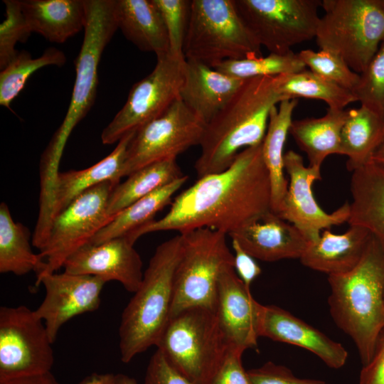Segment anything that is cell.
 <instances>
[{
	"label": "cell",
	"instance_id": "6da1fadb",
	"mask_svg": "<svg viewBox=\"0 0 384 384\" xmlns=\"http://www.w3.org/2000/svg\"><path fill=\"white\" fill-rule=\"evenodd\" d=\"M262 144L241 151L227 169L198 178L174 198L164 216L125 237L134 244L149 233L206 228L228 235L272 211Z\"/></svg>",
	"mask_w": 384,
	"mask_h": 384
},
{
	"label": "cell",
	"instance_id": "7a4b0ae2",
	"mask_svg": "<svg viewBox=\"0 0 384 384\" xmlns=\"http://www.w3.org/2000/svg\"><path fill=\"white\" fill-rule=\"evenodd\" d=\"M284 100L274 77L245 80L206 125L194 165L198 178L227 169L241 151L262 144L271 110Z\"/></svg>",
	"mask_w": 384,
	"mask_h": 384
},
{
	"label": "cell",
	"instance_id": "3957f363",
	"mask_svg": "<svg viewBox=\"0 0 384 384\" xmlns=\"http://www.w3.org/2000/svg\"><path fill=\"white\" fill-rule=\"evenodd\" d=\"M328 281L330 314L354 342L363 366L384 330V244L372 235L358 265Z\"/></svg>",
	"mask_w": 384,
	"mask_h": 384
},
{
	"label": "cell",
	"instance_id": "277c9868",
	"mask_svg": "<svg viewBox=\"0 0 384 384\" xmlns=\"http://www.w3.org/2000/svg\"><path fill=\"white\" fill-rule=\"evenodd\" d=\"M181 250L180 233L156 248L140 286L123 310L119 328L123 363H129L138 354L156 346L167 326Z\"/></svg>",
	"mask_w": 384,
	"mask_h": 384
},
{
	"label": "cell",
	"instance_id": "5b68a950",
	"mask_svg": "<svg viewBox=\"0 0 384 384\" xmlns=\"http://www.w3.org/2000/svg\"><path fill=\"white\" fill-rule=\"evenodd\" d=\"M85 6L84 38L75 60L76 75L70 103L41 159V184L46 188L54 185L68 139L95 103L98 65L103 50L118 29L115 0H85Z\"/></svg>",
	"mask_w": 384,
	"mask_h": 384
},
{
	"label": "cell",
	"instance_id": "8992f818",
	"mask_svg": "<svg viewBox=\"0 0 384 384\" xmlns=\"http://www.w3.org/2000/svg\"><path fill=\"white\" fill-rule=\"evenodd\" d=\"M156 346L191 384H210L231 346L215 311L193 307L170 319Z\"/></svg>",
	"mask_w": 384,
	"mask_h": 384
},
{
	"label": "cell",
	"instance_id": "52a82bcc",
	"mask_svg": "<svg viewBox=\"0 0 384 384\" xmlns=\"http://www.w3.org/2000/svg\"><path fill=\"white\" fill-rule=\"evenodd\" d=\"M316 42L362 73L384 41V0H322Z\"/></svg>",
	"mask_w": 384,
	"mask_h": 384
},
{
	"label": "cell",
	"instance_id": "ba28073f",
	"mask_svg": "<svg viewBox=\"0 0 384 384\" xmlns=\"http://www.w3.org/2000/svg\"><path fill=\"white\" fill-rule=\"evenodd\" d=\"M261 48L240 16L235 0H191L185 59L214 68L225 60L262 56Z\"/></svg>",
	"mask_w": 384,
	"mask_h": 384
},
{
	"label": "cell",
	"instance_id": "9c48e42d",
	"mask_svg": "<svg viewBox=\"0 0 384 384\" xmlns=\"http://www.w3.org/2000/svg\"><path fill=\"white\" fill-rule=\"evenodd\" d=\"M180 234L182 250L175 271L170 319L193 307L215 311L220 274L225 267L234 266L226 233L206 228Z\"/></svg>",
	"mask_w": 384,
	"mask_h": 384
},
{
	"label": "cell",
	"instance_id": "30bf717a",
	"mask_svg": "<svg viewBox=\"0 0 384 384\" xmlns=\"http://www.w3.org/2000/svg\"><path fill=\"white\" fill-rule=\"evenodd\" d=\"M119 181H107L73 201L52 220L47 239L38 255L43 262L36 279L56 272L68 258L89 243L112 219L107 203Z\"/></svg>",
	"mask_w": 384,
	"mask_h": 384
},
{
	"label": "cell",
	"instance_id": "8fae6325",
	"mask_svg": "<svg viewBox=\"0 0 384 384\" xmlns=\"http://www.w3.org/2000/svg\"><path fill=\"white\" fill-rule=\"evenodd\" d=\"M322 0H235L245 25L261 47L284 54L316 37Z\"/></svg>",
	"mask_w": 384,
	"mask_h": 384
},
{
	"label": "cell",
	"instance_id": "7c38bea8",
	"mask_svg": "<svg viewBox=\"0 0 384 384\" xmlns=\"http://www.w3.org/2000/svg\"><path fill=\"white\" fill-rule=\"evenodd\" d=\"M184 63V57L174 56L170 52L156 55L154 70L133 85L125 104L103 129L102 142H118L159 117L178 100Z\"/></svg>",
	"mask_w": 384,
	"mask_h": 384
},
{
	"label": "cell",
	"instance_id": "4fadbf2b",
	"mask_svg": "<svg viewBox=\"0 0 384 384\" xmlns=\"http://www.w3.org/2000/svg\"><path fill=\"white\" fill-rule=\"evenodd\" d=\"M52 344L35 311L23 305L0 307V381L50 372Z\"/></svg>",
	"mask_w": 384,
	"mask_h": 384
},
{
	"label": "cell",
	"instance_id": "5bb4252c",
	"mask_svg": "<svg viewBox=\"0 0 384 384\" xmlns=\"http://www.w3.org/2000/svg\"><path fill=\"white\" fill-rule=\"evenodd\" d=\"M205 127L178 98L135 132L127 148L122 176L157 161L176 159L190 147L200 145Z\"/></svg>",
	"mask_w": 384,
	"mask_h": 384
},
{
	"label": "cell",
	"instance_id": "9a60e30c",
	"mask_svg": "<svg viewBox=\"0 0 384 384\" xmlns=\"http://www.w3.org/2000/svg\"><path fill=\"white\" fill-rule=\"evenodd\" d=\"M284 166L289 181L280 218L297 227L311 242L318 240L324 230L348 221V202L328 213L316 201L312 186L321 179V169L305 166L302 156L293 150L284 154Z\"/></svg>",
	"mask_w": 384,
	"mask_h": 384
},
{
	"label": "cell",
	"instance_id": "2e32d148",
	"mask_svg": "<svg viewBox=\"0 0 384 384\" xmlns=\"http://www.w3.org/2000/svg\"><path fill=\"white\" fill-rule=\"evenodd\" d=\"M106 283L95 276L65 271L36 279V285H43L46 296L35 312L43 321L53 343L67 321L100 307L101 292Z\"/></svg>",
	"mask_w": 384,
	"mask_h": 384
},
{
	"label": "cell",
	"instance_id": "e0dca14e",
	"mask_svg": "<svg viewBox=\"0 0 384 384\" xmlns=\"http://www.w3.org/2000/svg\"><path fill=\"white\" fill-rule=\"evenodd\" d=\"M134 245L125 236L99 244L87 243L70 256L63 267L70 274L95 276L106 282L117 281L127 291L134 293L144 272Z\"/></svg>",
	"mask_w": 384,
	"mask_h": 384
},
{
	"label": "cell",
	"instance_id": "ac0fdd59",
	"mask_svg": "<svg viewBox=\"0 0 384 384\" xmlns=\"http://www.w3.org/2000/svg\"><path fill=\"white\" fill-rule=\"evenodd\" d=\"M262 309L234 266L225 267L218 281L215 313L231 346L243 351L257 348Z\"/></svg>",
	"mask_w": 384,
	"mask_h": 384
},
{
	"label": "cell",
	"instance_id": "d6986e66",
	"mask_svg": "<svg viewBox=\"0 0 384 384\" xmlns=\"http://www.w3.org/2000/svg\"><path fill=\"white\" fill-rule=\"evenodd\" d=\"M228 235L252 257L265 262L300 259L311 242L297 227L272 211Z\"/></svg>",
	"mask_w": 384,
	"mask_h": 384
},
{
	"label": "cell",
	"instance_id": "ffe728a7",
	"mask_svg": "<svg viewBox=\"0 0 384 384\" xmlns=\"http://www.w3.org/2000/svg\"><path fill=\"white\" fill-rule=\"evenodd\" d=\"M260 336L308 350L334 369L342 368L348 356L341 343L274 305H263Z\"/></svg>",
	"mask_w": 384,
	"mask_h": 384
},
{
	"label": "cell",
	"instance_id": "44dd1931",
	"mask_svg": "<svg viewBox=\"0 0 384 384\" xmlns=\"http://www.w3.org/2000/svg\"><path fill=\"white\" fill-rule=\"evenodd\" d=\"M245 80L230 77L201 63L185 59L179 98L206 125Z\"/></svg>",
	"mask_w": 384,
	"mask_h": 384
},
{
	"label": "cell",
	"instance_id": "7402d4cb",
	"mask_svg": "<svg viewBox=\"0 0 384 384\" xmlns=\"http://www.w3.org/2000/svg\"><path fill=\"white\" fill-rule=\"evenodd\" d=\"M371 237L368 230L357 225H350L342 234L326 229L299 260L304 266L328 275L346 273L358 265Z\"/></svg>",
	"mask_w": 384,
	"mask_h": 384
},
{
	"label": "cell",
	"instance_id": "603a6c76",
	"mask_svg": "<svg viewBox=\"0 0 384 384\" xmlns=\"http://www.w3.org/2000/svg\"><path fill=\"white\" fill-rule=\"evenodd\" d=\"M21 7L31 33L63 43L84 29L85 0H23Z\"/></svg>",
	"mask_w": 384,
	"mask_h": 384
},
{
	"label": "cell",
	"instance_id": "cb8c5ba5",
	"mask_svg": "<svg viewBox=\"0 0 384 384\" xmlns=\"http://www.w3.org/2000/svg\"><path fill=\"white\" fill-rule=\"evenodd\" d=\"M135 132L124 136L114 149L97 164L82 170L59 171L53 188L52 220L73 201L92 187L107 181H120L127 148Z\"/></svg>",
	"mask_w": 384,
	"mask_h": 384
},
{
	"label": "cell",
	"instance_id": "d4e9b609",
	"mask_svg": "<svg viewBox=\"0 0 384 384\" xmlns=\"http://www.w3.org/2000/svg\"><path fill=\"white\" fill-rule=\"evenodd\" d=\"M348 223L368 230L384 244V168L370 161L352 171Z\"/></svg>",
	"mask_w": 384,
	"mask_h": 384
},
{
	"label": "cell",
	"instance_id": "484cf974",
	"mask_svg": "<svg viewBox=\"0 0 384 384\" xmlns=\"http://www.w3.org/2000/svg\"><path fill=\"white\" fill-rule=\"evenodd\" d=\"M118 29L140 50L169 52L167 32L154 0H115Z\"/></svg>",
	"mask_w": 384,
	"mask_h": 384
},
{
	"label": "cell",
	"instance_id": "4316f807",
	"mask_svg": "<svg viewBox=\"0 0 384 384\" xmlns=\"http://www.w3.org/2000/svg\"><path fill=\"white\" fill-rule=\"evenodd\" d=\"M297 98L286 99L271 110L267 129L262 144V157L271 185V210L279 215L287 192L284 176V147L292 122Z\"/></svg>",
	"mask_w": 384,
	"mask_h": 384
},
{
	"label": "cell",
	"instance_id": "83f0119b",
	"mask_svg": "<svg viewBox=\"0 0 384 384\" xmlns=\"http://www.w3.org/2000/svg\"><path fill=\"white\" fill-rule=\"evenodd\" d=\"M348 110L328 108L321 117L292 120L289 134L307 156L309 166L321 169L331 154H340L341 133Z\"/></svg>",
	"mask_w": 384,
	"mask_h": 384
},
{
	"label": "cell",
	"instance_id": "f1b7e54d",
	"mask_svg": "<svg viewBox=\"0 0 384 384\" xmlns=\"http://www.w3.org/2000/svg\"><path fill=\"white\" fill-rule=\"evenodd\" d=\"M384 143V119L361 105L348 110L341 133L340 154L348 157L346 167L351 172L372 161Z\"/></svg>",
	"mask_w": 384,
	"mask_h": 384
},
{
	"label": "cell",
	"instance_id": "f546056e",
	"mask_svg": "<svg viewBox=\"0 0 384 384\" xmlns=\"http://www.w3.org/2000/svg\"><path fill=\"white\" fill-rule=\"evenodd\" d=\"M187 180L188 176L184 175L132 203L114 216L89 243L99 244L115 238L127 236L153 221L156 214L171 203L174 195Z\"/></svg>",
	"mask_w": 384,
	"mask_h": 384
},
{
	"label": "cell",
	"instance_id": "4dcf8cb0",
	"mask_svg": "<svg viewBox=\"0 0 384 384\" xmlns=\"http://www.w3.org/2000/svg\"><path fill=\"white\" fill-rule=\"evenodd\" d=\"M183 176L176 159L146 165L129 175L126 181L113 189L107 213L114 218L138 200Z\"/></svg>",
	"mask_w": 384,
	"mask_h": 384
},
{
	"label": "cell",
	"instance_id": "1f68e13d",
	"mask_svg": "<svg viewBox=\"0 0 384 384\" xmlns=\"http://www.w3.org/2000/svg\"><path fill=\"white\" fill-rule=\"evenodd\" d=\"M30 233L26 227L15 222L8 206L0 205V272L21 276L43 267L38 254L31 247Z\"/></svg>",
	"mask_w": 384,
	"mask_h": 384
},
{
	"label": "cell",
	"instance_id": "d6a6232c",
	"mask_svg": "<svg viewBox=\"0 0 384 384\" xmlns=\"http://www.w3.org/2000/svg\"><path fill=\"white\" fill-rule=\"evenodd\" d=\"M277 92L286 99L299 97L325 102L331 109L343 110L349 104L357 102L353 93L311 71L274 77Z\"/></svg>",
	"mask_w": 384,
	"mask_h": 384
},
{
	"label": "cell",
	"instance_id": "836d02e7",
	"mask_svg": "<svg viewBox=\"0 0 384 384\" xmlns=\"http://www.w3.org/2000/svg\"><path fill=\"white\" fill-rule=\"evenodd\" d=\"M65 62V53L55 47L48 48L36 58L26 50L18 52L15 58L1 70L0 105L9 108L30 76L38 69L49 65L61 67Z\"/></svg>",
	"mask_w": 384,
	"mask_h": 384
},
{
	"label": "cell",
	"instance_id": "e575fe53",
	"mask_svg": "<svg viewBox=\"0 0 384 384\" xmlns=\"http://www.w3.org/2000/svg\"><path fill=\"white\" fill-rule=\"evenodd\" d=\"M214 69L230 77L247 80L257 77H276L306 69L298 53L292 50L284 54L270 53L268 55L255 56L222 62Z\"/></svg>",
	"mask_w": 384,
	"mask_h": 384
},
{
	"label": "cell",
	"instance_id": "d590c367",
	"mask_svg": "<svg viewBox=\"0 0 384 384\" xmlns=\"http://www.w3.org/2000/svg\"><path fill=\"white\" fill-rule=\"evenodd\" d=\"M298 55L306 67L319 76L352 92L360 81V74L353 71L338 53L320 50H302Z\"/></svg>",
	"mask_w": 384,
	"mask_h": 384
},
{
	"label": "cell",
	"instance_id": "8d00e7d4",
	"mask_svg": "<svg viewBox=\"0 0 384 384\" xmlns=\"http://www.w3.org/2000/svg\"><path fill=\"white\" fill-rule=\"evenodd\" d=\"M353 93L361 105L384 119V41L360 74V81Z\"/></svg>",
	"mask_w": 384,
	"mask_h": 384
},
{
	"label": "cell",
	"instance_id": "74e56055",
	"mask_svg": "<svg viewBox=\"0 0 384 384\" xmlns=\"http://www.w3.org/2000/svg\"><path fill=\"white\" fill-rule=\"evenodd\" d=\"M6 18L0 25V69H4L17 55V42L25 43L31 35L20 1L4 0Z\"/></svg>",
	"mask_w": 384,
	"mask_h": 384
},
{
	"label": "cell",
	"instance_id": "f35d334b",
	"mask_svg": "<svg viewBox=\"0 0 384 384\" xmlns=\"http://www.w3.org/2000/svg\"><path fill=\"white\" fill-rule=\"evenodd\" d=\"M161 15L169 39V52L184 57L183 48L188 26L191 0H154Z\"/></svg>",
	"mask_w": 384,
	"mask_h": 384
},
{
	"label": "cell",
	"instance_id": "ab89813d",
	"mask_svg": "<svg viewBox=\"0 0 384 384\" xmlns=\"http://www.w3.org/2000/svg\"><path fill=\"white\" fill-rule=\"evenodd\" d=\"M247 373L252 384H330L320 380L299 378L288 368L270 361Z\"/></svg>",
	"mask_w": 384,
	"mask_h": 384
},
{
	"label": "cell",
	"instance_id": "60d3db41",
	"mask_svg": "<svg viewBox=\"0 0 384 384\" xmlns=\"http://www.w3.org/2000/svg\"><path fill=\"white\" fill-rule=\"evenodd\" d=\"M243 351L230 346L210 384H252L242 363Z\"/></svg>",
	"mask_w": 384,
	"mask_h": 384
},
{
	"label": "cell",
	"instance_id": "b9f144b4",
	"mask_svg": "<svg viewBox=\"0 0 384 384\" xmlns=\"http://www.w3.org/2000/svg\"><path fill=\"white\" fill-rule=\"evenodd\" d=\"M143 384H191L157 349L147 366Z\"/></svg>",
	"mask_w": 384,
	"mask_h": 384
},
{
	"label": "cell",
	"instance_id": "7bdbcfd3",
	"mask_svg": "<svg viewBox=\"0 0 384 384\" xmlns=\"http://www.w3.org/2000/svg\"><path fill=\"white\" fill-rule=\"evenodd\" d=\"M234 251V269L244 284L249 289L252 282L261 274L262 270L255 258L247 253L234 239H232Z\"/></svg>",
	"mask_w": 384,
	"mask_h": 384
},
{
	"label": "cell",
	"instance_id": "ee69618b",
	"mask_svg": "<svg viewBox=\"0 0 384 384\" xmlns=\"http://www.w3.org/2000/svg\"><path fill=\"white\" fill-rule=\"evenodd\" d=\"M358 384H384V330L377 341L371 360L361 369Z\"/></svg>",
	"mask_w": 384,
	"mask_h": 384
},
{
	"label": "cell",
	"instance_id": "f6af8a7d",
	"mask_svg": "<svg viewBox=\"0 0 384 384\" xmlns=\"http://www.w3.org/2000/svg\"><path fill=\"white\" fill-rule=\"evenodd\" d=\"M0 384H61L50 372L0 381Z\"/></svg>",
	"mask_w": 384,
	"mask_h": 384
},
{
	"label": "cell",
	"instance_id": "bcb514c9",
	"mask_svg": "<svg viewBox=\"0 0 384 384\" xmlns=\"http://www.w3.org/2000/svg\"><path fill=\"white\" fill-rule=\"evenodd\" d=\"M78 384H116L115 374L92 373L85 376Z\"/></svg>",
	"mask_w": 384,
	"mask_h": 384
},
{
	"label": "cell",
	"instance_id": "7dc6e473",
	"mask_svg": "<svg viewBox=\"0 0 384 384\" xmlns=\"http://www.w3.org/2000/svg\"><path fill=\"white\" fill-rule=\"evenodd\" d=\"M115 383L116 384H138L137 381L125 374L118 373L115 374Z\"/></svg>",
	"mask_w": 384,
	"mask_h": 384
},
{
	"label": "cell",
	"instance_id": "c3c4849f",
	"mask_svg": "<svg viewBox=\"0 0 384 384\" xmlns=\"http://www.w3.org/2000/svg\"><path fill=\"white\" fill-rule=\"evenodd\" d=\"M372 161L384 168V143L379 147L373 155Z\"/></svg>",
	"mask_w": 384,
	"mask_h": 384
}]
</instances>
